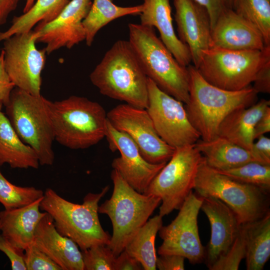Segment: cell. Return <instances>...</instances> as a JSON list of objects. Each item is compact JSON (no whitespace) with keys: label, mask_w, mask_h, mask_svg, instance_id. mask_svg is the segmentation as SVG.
Instances as JSON below:
<instances>
[{"label":"cell","mask_w":270,"mask_h":270,"mask_svg":"<svg viewBox=\"0 0 270 270\" xmlns=\"http://www.w3.org/2000/svg\"><path fill=\"white\" fill-rule=\"evenodd\" d=\"M90 79L104 96L136 107L148 106V78L128 40L116 42Z\"/></svg>","instance_id":"obj_1"},{"label":"cell","mask_w":270,"mask_h":270,"mask_svg":"<svg viewBox=\"0 0 270 270\" xmlns=\"http://www.w3.org/2000/svg\"><path fill=\"white\" fill-rule=\"evenodd\" d=\"M189 74V100L185 104L188 118L202 140H210L218 135L220 126L233 110L250 106L258 94L250 86L238 90H228L208 82L194 65Z\"/></svg>","instance_id":"obj_2"},{"label":"cell","mask_w":270,"mask_h":270,"mask_svg":"<svg viewBox=\"0 0 270 270\" xmlns=\"http://www.w3.org/2000/svg\"><path fill=\"white\" fill-rule=\"evenodd\" d=\"M108 186L99 193H88L81 204L64 198L51 188L44 192L40 209L52 218L56 230L74 242L80 250L98 245H108L111 236L102 228L98 203L108 192Z\"/></svg>","instance_id":"obj_3"},{"label":"cell","mask_w":270,"mask_h":270,"mask_svg":"<svg viewBox=\"0 0 270 270\" xmlns=\"http://www.w3.org/2000/svg\"><path fill=\"white\" fill-rule=\"evenodd\" d=\"M54 140L72 150L85 149L106 136L107 112L99 103L71 96L61 100H48Z\"/></svg>","instance_id":"obj_4"},{"label":"cell","mask_w":270,"mask_h":270,"mask_svg":"<svg viewBox=\"0 0 270 270\" xmlns=\"http://www.w3.org/2000/svg\"><path fill=\"white\" fill-rule=\"evenodd\" d=\"M128 41L148 78L162 91L186 104L189 100V74L187 67L174 58L154 28L128 24Z\"/></svg>","instance_id":"obj_5"},{"label":"cell","mask_w":270,"mask_h":270,"mask_svg":"<svg viewBox=\"0 0 270 270\" xmlns=\"http://www.w3.org/2000/svg\"><path fill=\"white\" fill-rule=\"evenodd\" d=\"M111 197L98 206V213L106 214L112 226L108 245L117 256L160 204V198L138 192L114 170Z\"/></svg>","instance_id":"obj_6"},{"label":"cell","mask_w":270,"mask_h":270,"mask_svg":"<svg viewBox=\"0 0 270 270\" xmlns=\"http://www.w3.org/2000/svg\"><path fill=\"white\" fill-rule=\"evenodd\" d=\"M48 99L15 87L5 106L6 116L25 144L36 153L40 165L50 166L54 160L52 144L54 132Z\"/></svg>","instance_id":"obj_7"},{"label":"cell","mask_w":270,"mask_h":270,"mask_svg":"<svg viewBox=\"0 0 270 270\" xmlns=\"http://www.w3.org/2000/svg\"><path fill=\"white\" fill-rule=\"evenodd\" d=\"M269 60L270 46L262 50L209 48L202 51L195 68L210 84L234 91L250 86L258 71Z\"/></svg>","instance_id":"obj_8"},{"label":"cell","mask_w":270,"mask_h":270,"mask_svg":"<svg viewBox=\"0 0 270 270\" xmlns=\"http://www.w3.org/2000/svg\"><path fill=\"white\" fill-rule=\"evenodd\" d=\"M194 189L198 196L216 198L230 207L240 224L264 216L268 212L269 192L235 180L208 166L204 158Z\"/></svg>","instance_id":"obj_9"},{"label":"cell","mask_w":270,"mask_h":270,"mask_svg":"<svg viewBox=\"0 0 270 270\" xmlns=\"http://www.w3.org/2000/svg\"><path fill=\"white\" fill-rule=\"evenodd\" d=\"M203 158L195 144L175 148L171 158L144 193L160 198L159 215L164 217L180 208L194 188Z\"/></svg>","instance_id":"obj_10"},{"label":"cell","mask_w":270,"mask_h":270,"mask_svg":"<svg viewBox=\"0 0 270 270\" xmlns=\"http://www.w3.org/2000/svg\"><path fill=\"white\" fill-rule=\"evenodd\" d=\"M202 201V196L192 192L175 218L169 224L162 226L158 232L162 240L158 250L159 255H180L192 264L204 261L206 248L200 241L198 225Z\"/></svg>","instance_id":"obj_11"},{"label":"cell","mask_w":270,"mask_h":270,"mask_svg":"<svg viewBox=\"0 0 270 270\" xmlns=\"http://www.w3.org/2000/svg\"><path fill=\"white\" fill-rule=\"evenodd\" d=\"M148 89L146 110L159 136L174 148L196 144L200 136L191 124L184 103L161 90L149 78Z\"/></svg>","instance_id":"obj_12"},{"label":"cell","mask_w":270,"mask_h":270,"mask_svg":"<svg viewBox=\"0 0 270 270\" xmlns=\"http://www.w3.org/2000/svg\"><path fill=\"white\" fill-rule=\"evenodd\" d=\"M3 41L4 67L15 87L40 95L46 53L44 48H36L34 30L14 34Z\"/></svg>","instance_id":"obj_13"},{"label":"cell","mask_w":270,"mask_h":270,"mask_svg":"<svg viewBox=\"0 0 270 270\" xmlns=\"http://www.w3.org/2000/svg\"><path fill=\"white\" fill-rule=\"evenodd\" d=\"M106 116L115 128L125 132L133 140L148 162H166L172 156L175 148L159 136L146 109L124 103L112 108Z\"/></svg>","instance_id":"obj_14"},{"label":"cell","mask_w":270,"mask_h":270,"mask_svg":"<svg viewBox=\"0 0 270 270\" xmlns=\"http://www.w3.org/2000/svg\"><path fill=\"white\" fill-rule=\"evenodd\" d=\"M112 151L118 150L119 157L112 163L114 170L134 189L144 194L152 180L167 162L152 164L142 156L133 140L115 128L107 118L106 136Z\"/></svg>","instance_id":"obj_15"},{"label":"cell","mask_w":270,"mask_h":270,"mask_svg":"<svg viewBox=\"0 0 270 270\" xmlns=\"http://www.w3.org/2000/svg\"><path fill=\"white\" fill-rule=\"evenodd\" d=\"M91 0H71L60 13L50 22L35 28L36 42L46 44L50 54L62 48L68 49L85 40L82 22L92 5Z\"/></svg>","instance_id":"obj_16"},{"label":"cell","mask_w":270,"mask_h":270,"mask_svg":"<svg viewBox=\"0 0 270 270\" xmlns=\"http://www.w3.org/2000/svg\"><path fill=\"white\" fill-rule=\"evenodd\" d=\"M200 209L210 226V238L206 248L204 261L210 268L234 242L242 224L234 211L220 200L204 196Z\"/></svg>","instance_id":"obj_17"},{"label":"cell","mask_w":270,"mask_h":270,"mask_svg":"<svg viewBox=\"0 0 270 270\" xmlns=\"http://www.w3.org/2000/svg\"><path fill=\"white\" fill-rule=\"evenodd\" d=\"M179 39L188 48L196 67L202 51L210 48L211 22L206 8L194 0H174Z\"/></svg>","instance_id":"obj_18"},{"label":"cell","mask_w":270,"mask_h":270,"mask_svg":"<svg viewBox=\"0 0 270 270\" xmlns=\"http://www.w3.org/2000/svg\"><path fill=\"white\" fill-rule=\"evenodd\" d=\"M266 46L258 30L233 9L222 12L212 28L210 48L262 50Z\"/></svg>","instance_id":"obj_19"},{"label":"cell","mask_w":270,"mask_h":270,"mask_svg":"<svg viewBox=\"0 0 270 270\" xmlns=\"http://www.w3.org/2000/svg\"><path fill=\"white\" fill-rule=\"evenodd\" d=\"M32 244L62 270H84L79 247L72 240L61 235L56 230L52 218L47 212L36 228Z\"/></svg>","instance_id":"obj_20"},{"label":"cell","mask_w":270,"mask_h":270,"mask_svg":"<svg viewBox=\"0 0 270 270\" xmlns=\"http://www.w3.org/2000/svg\"><path fill=\"white\" fill-rule=\"evenodd\" d=\"M140 20L142 25L155 27L160 39L182 66L187 67L192 62L188 46L176 36L172 24L170 0H144Z\"/></svg>","instance_id":"obj_21"},{"label":"cell","mask_w":270,"mask_h":270,"mask_svg":"<svg viewBox=\"0 0 270 270\" xmlns=\"http://www.w3.org/2000/svg\"><path fill=\"white\" fill-rule=\"evenodd\" d=\"M42 198L20 208L0 212L1 234L24 251L32 244L36 228L46 214L40 210Z\"/></svg>","instance_id":"obj_22"},{"label":"cell","mask_w":270,"mask_h":270,"mask_svg":"<svg viewBox=\"0 0 270 270\" xmlns=\"http://www.w3.org/2000/svg\"><path fill=\"white\" fill-rule=\"evenodd\" d=\"M270 106V100L262 99L250 106L236 109L220 124L218 135L250 150L254 142V126Z\"/></svg>","instance_id":"obj_23"},{"label":"cell","mask_w":270,"mask_h":270,"mask_svg":"<svg viewBox=\"0 0 270 270\" xmlns=\"http://www.w3.org/2000/svg\"><path fill=\"white\" fill-rule=\"evenodd\" d=\"M0 105V166L6 164L12 168L37 169L39 160L34 150L20 138Z\"/></svg>","instance_id":"obj_24"},{"label":"cell","mask_w":270,"mask_h":270,"mask_svg":"<svg viewBox=\"0 0 270 270\" xmlns=\"http://www.w3.org/2000/svg\"><path fill=\"white\" fill-rule=\"evenodd\" d=\"M195 146L206 164L216 170H228L254 161L249 150L219 136L210 140L199 139Z\"/></svg>","instance_id":"obj_25"},{"label":"cell","mask_w":270,"mask_h":270,"mask_svg":"<svg viewBox=\"0 0 270 270\" xmlns=\"http://www.w3.org/2000/svg\"><path fill=\"white\" fill-rule=\"evenodd\" d=\"M242 225L246 270H263L270 257V211L260 219Z\"/></svg>","instance_id":"obj_26"},{"label":"cell","mask_w":270,"mask_h":270,"mask_svg":"<svg viewBox=\"0 0 270 270\" xmlns=\"http://www.w3.org/2000/svg\"><path fill=\"white\" fill-rule=\"evenodd\" d=\"M70 0H36L26 12L14 16L10 26L0 32V42L12 36L28 32L44 26L56 18Z\"/></svg>","instance_id":"obj_27"},{"label":"cell","mask_w":270,"mask_h":270,"mask_svg":"<svg viewBox=\"0 0 270 270\" xmlns=\"http://www.w3.org/2000/svg\"><path fill=\"white\" fill-rule=\"evenodd\" d=\"M142 10V4L120 6L111 0H93L82 22L86 45L90 46L98 32L112 21L125 16L140 15Z\"/></svg>","instance_id":"obj_28"},{"label":"cell","mask_w":270,"mask_h":270,"mask_svg":"<svg viewBox=\"0 0 270 270\" xmlns=\"http://www.w3.org/2000/svg\"><path fill=\"white\" fill-rule=\"evenodd\" d=\"M162 218L158 214L148 219L124 249L140 262L144 270L156 269L155 241L162 226Z\"/></svg>","instance_id":"obj_29"},{"label":"cell","mask_w":270,"mask_h":270,"mask_svg":"<svg viewBox=\"0 0 270 270\" xmlns=\"http://www.w3.org/2000/svg\"><path fill=\"white\" fill-rule=\"evenodd\" d=\"M233 10L256 27L270 46V0H234Z\"/></svg>","instance_id":"obj_30"},{"label":"cell","mask_w":270,"mask_h":270,"mask_svg":"<svg viewBox=\"0 0 270 270\" xmlns=\"http://www.w3.org/2000/svg\"><path fill=\"white\" fill-rule=\"evenodd\" d=\"M44 192L33 186H17L10 182L0 170V203L8 210L28 205L44 196Z\"/></svg>","instance_id":"obj_31"},{"label":"cell","mask_w":270,"mask_h":270,"mask_svg":"<svg viewBox=\"0 0 270 270\" xmlns=\"http://www.w3.org/2000/svg\"><path fill=\"white\" fill-rule=\"evenodd\" d=\"M216 170L238 182L270 192V165L252 161L232 168Z\"/></svg>","instance_id":"obj_32"},{"label":"cell","mask_w":270,"mask_h":270,"mask_svg":"<svg viewBox=\"0 0 270 270\" xmlns=\"http://www.w3.org/2000/svg\"><path fill=\"white\" fill-rule=\"evenodd\" d=\"M81 252L84 270H114L116 256L108 245H95Z\"/></svg>","instance_id":"obj_33"},{"label":"cell","mask_w":270,"mask_h":270,"mask_svg":"<svg viewBox=\"0 0 270 270\" xmlns=\"http://www.w3.org/2000/svg\"><path fill=\"white\" fill-rule=\"evenodd\" d=\"M244 229L241 224L239 232L228 250L210 268V270H238L241 261L246 256Z\"/></svg>","instance_id":"obj_34"},{"label":"cell","mask_w":270,"mask_h":270,"mask_svg":"<svg viewBox=\"0 0 270 270\" xmlns=\"http://www.w3.org/2000/svg\"><path fill=\"white\" fill-rule=\"evenodd\" d=\"M24 252V260L26 270H62L58 265L32 244Z\"/></svg>","instance_id":"obj_35"},{"label":"cell","mask_w":270,"mask_h":270,"mask_svg":"<svg viewBox=\"0 0 270 270\" xmlns=\"http://www.w3.org/2000/svg\"><path fill=\"white\" fill-rule=\"evenodd\" d=\"M0 250L8 258L12 270H26L24 250L14 246L2 234L0 235Z\"/></svg>","instance_id":"obj_36"},{"label":"cell","mask_w":270,"mask_h":270,"mask_svg":"<svg viewBox=\"0 0 270 270\" xmlns=\"http://www.w3.org/2000/svg\"><path fill=\"white\" fill-rule=\"evenodd\" d=\"M207 10L210 20L211 28L219 16L228 10L233 9L234 0H194Z\"/></svg>","instance_id":"obj_37"},{"label":"cell","mask_w":270,"mask_h":270,"mask_svg":"<svg viewBox=\"0 0 270 270\" xmlns=\"http://www.w3.org/2000/svg\"><path fill=\"white\" fill-rule=\"evenodd\" d=\"M256 140L250 150L254 161L270 165V138L262 135Z\"/></svg>","instance_id":"obj_38"},{"label":"cell","mask_w":270,"mask_h":270,"mask_svg":"<svg viewBox=\"0 0 270 270\" xmlns=\"http://www.w3.org/2000/svg\"><path fill=\"white\" fill-rule=\"evenodd\" d=\"M14 88L4 67L2 50L0 53V105L5 106L8 104L12 92Z\"/></svg>","instance_id":"obj_39"},{"label":"cell","mask_w":270,"mask_h":270,"mask_svg":"<svg viewBox=\"0 0 270 270\" xmlns=\"http://www.w3.org/2000/svg\"><path fill=\"white\" fill-rule=\"evenodd\" d=\"M185 258L180 255L166 254L157 257L156 267L160 270H184Z\"/></svg>","instance_id":"obj_40"},{"label":"cell","mask_w":270,"mask_h":270,"mask_svg":"<svg viewBox=\"0 0 270 270\" xmlns=\"http://www.w3.org/2000/svg\"><path fill=\"white\" fill-rule=\"evenodd\" d=\"M252 86L258 93L270 92V60L267 62L258 71L252 82Z\"/></svg>","instance_id":"obj_41"},{"label":"cell","mask_w":270,"mask_h":270,"mask_svg":"<svg viewBox=\"0 0 270 270\" xmlns=\"http://www.w3.org/2000/svg\"><path fill=\"white\" fill-rule=\"evenodd\" d=\"M143 270L140 262L128 254L124 250L116 256L114 270Z\"/></svg>","instance_id":"obj_42"},{"label":"cell","mask_w":270,"mask_h":270,"mask_svg":"<svg viewBox=\"0 0 270 270\" xmlns=\"http://www.w3.org/2000/svg\"><path fill=\"white\" fill-rule=\"evenodd\" d=\"M270 132V107H268L256 122L253 132L254 140Z\"/></svg>","instance_id":"obj_43"},{"label":"cell","mask_w":270,"mask_h":270,"mask_svg":"<svg viewBox=\"0 0 270 270\" xmlns=\"http://www.w3.org/2000/svg\"><path fill=\"white\" fill-rule=\"evenodd\" d=\"M20 0H0V26L6 22L9 15L16 8Z\"/></svg>","instance_id":"obj_44"},{"label":"cell","mask_w":270,"mask_h":270,"mask_svg":"<svg viewBox=\"0 0 270 270\" xmlns=\"http://www.w3.org/2000/svg\"><path fill=\"white\" fill-rule=\"evenodd\" d=\"M36 0H26V4L23 10V13L26 12L33 6Z\"/></svg>","instance_id":"obj_45"}]
</instances>
